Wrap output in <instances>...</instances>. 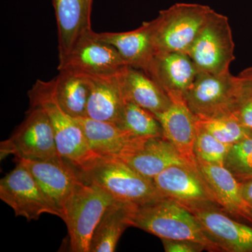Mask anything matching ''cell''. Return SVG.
Segmentation results:
<instances>
[{"instance_id": "cell-30", "label": "cell", "mask_w": 252, "mask_h": 252, "mask_svg": "<svg viewBox=\"0 0 252 252\" xmlns=\"http://www.w3.org/2000/svg\"><path fill=\"white\" fill-rule=\"evenodd\" d=\"M166 252H200L207 250L202 244L185 240L161 239Z\"/></svg>"}, {"instance_id": "cell-8", "label": "cell", "mask_w": 252, "mask_h": 252, "mask_svg": "<svg viewBox=\"0 0 252 252\" xmlns=\"http://www.w3.org/2000/svg\"><path fill=\"white\" fill-rule=\"evenodd\" d=\"M0 199L13 209L16 217H24L28 221L39 220L43 214L63 217L59 207L19 160L0 181Z\"/></svg>"}, {"instance_id": "cell-22", "label": "cell", "mask_w": 252, "mask_h": 252, "mask_svg": "<svg viewBox=\"0 0 252 252\" xmlns=\"http://www.w3.org/2000/svg\"><path fill=\"white\" fill-rule=\"evenodd\" d=\"M121 160L141 175L152 180L172 165L190 166L177 149L163 137L149 138L135 153Z\"/></svg>"}, {"instance_id": "cell-20", "label": "cell", "mask_w": 252, "mask_h": 252, "mask_svg": "<svg viewBox=\"0 0 252 252\" xmlns=\"http://www.w3.org/2000/svg\"><path fill=\"white\" fill-rule=\"evenodd\" d=\"M118 77L126 100L134 102L154 115L171 105L170 97L142 69L126 65L118 73Z\"/></svg>"}, {"instance_id": "cell-3", "label": "cell", "mask_w": 252, "mask_h": 252, "mask_svg": "<svg viewBox=\"0 0 252 252\" xmlns=\"http://www.w3.org/2000/svg\"><path fill=\"white\" fill-rule=\"evenodd\" d=\"M31 106L45 111L53 127L61 157L81 169L98 157L91 150L85 134L77 119L67 114L58 103L52 90V81L38 79L28 92Z\"/></svg>"}, {"instance_id": "cell-12", "label": "cell", "mask_w": 252, "mask_h": 252, "mask_svg": "<svg viewBox=\"0 0 252 252\" xmlns=\"http://www.w3.org/2000/svg\"><path fill=\"white\" fill-rule=\"evenodd\" d=\"M144 72L157 83L172 102H184L185 94L199 71L186 53L157 52Z\"/></svg>"}, {"instance_id": "cell-19", "label": "cell", "mask_w": 252, "mask_h": 252, "mask_svg": "<svg viewBox=\"0 0 252 252\" xmlns=\"http://www.w3.org/2000/svg\"><path fill=\"white\" fill-rule=\"evenodd\" d=\"M157 20L144 22L134 31L124 32L96 33L100 40L115 47L129 65L145 70L157 53Z\"/></svg>"}, {"instance_id": "cell-31", "label": "cell", "mask_w": 252, "mask_h": 252, "mask_svg": "<svg viewBox=\"0 0 252 252\" xmlns=\"http://www.w3.org/2000/svg\"><path fill=\"white\" fill-rule=\"evenodd\" d=\"M240 183L244 200L250 205L252 204V178L243 181Z\"/></svg>"}, {"instance_id": "cell-26", "label": "cell", "mask_w": 252, "mask_h": 252, "mask_svg": "<svg viewBox=\"0 0 252 252\" xmlns=\"http://www.w3.org/2000/svg\"><path fill=\"white\" fill-rule=\"evenodd\" d=\"M195 122L217 140L230 146L251 133L231 114L210 119L195 118Z\"/></svg>"}, {"instance_id": "cell-24", "label": "cell", "mask_w": 252, "mask_h": 252, "mask_svg": "<svg viewBox=\"0 0 252 252\" xmlns=\"http://www.w3.org/2000/svg\"><path fill=\"white\" fill-rule=\"evenodd\" d=\"M132 206L119 200H114L109 205L94 228L89 252L116 251L119 239L130 227L129 214Z\"/></svg>"}, {"instance_id": "cell-23", "label": "cell", "mask_w": 252, "mask_h": 252, "mask_svg": "<svg viewBox=\"0 0 252 252\" xmlns=\"http://www.w3.org/2000/svg\"><path fill=\"white\" fill-rule=\"evenodd\" d=\"M53 94L58 103L73 118L86 117L91 93L89 76L67 70H59L52 79Z\"/></svg>"}, {"instance_id": "cell-13", "label": "cell", "mask_w": 252, "mask_h": 252, "mask_svg": "<svg viewBox=\"0 0 252 252\" xmlns=\"http://www.w3.org/2000/svg\"><path fill=\"white\" fill-rule=\"evenodd\" d=\"M91 150L99 157L123 159L135 153L148 139L141 138L114 123L77 118Z\"/></svg>"}, {"instance_id": "cell-10", "label": "cell", "mask_w": 252, "mask_h": 252, "mask_svg": "<svg viewBox=\"0 0 252 252\" xmlns=\"http://www.w3.org/2000/svg\"><path fill=\"white\" fill-rule=\"evenodd\" d=\"M185 207L195 215L205 233L220 252H252V225L235 220L217 203Z\"/></svg>"}, {"instance_id": "cell-11", "label": "cell", "mask_w": 252, "mask_h": 252, "mask_svg": "<svg viewBox=\"0 0 252 252\" xmlns=\"http://www.w3.org/2000/svg\"><path fill=\"white\" fill-rule=\"evenodd\" d=\"M129 65L115 47L99 39L92 31L81 36L58 69L87 76L117 74Z\"/></svg>"}, {"instance_id": "cell-17", "label": "cell", "mask_w": 252, "mask_h": 252, "mask_svg": "<svg viewBox=\"0 0 252 252\" xmlns=\"http://www.w3.org/2000/svg\"><path fill=\"white\" fill-rule=\"evenodd\" d=\"M59 37V59L62 62L79 39L92 31L93 0H52Z\"/></svg>"}, {"instance_id": "cell-5", "label": "cell", "mask_w": 252, "mask_h": 252, "mask_svg": "<svg viewBox=\"0 0 252 252\" xmlns=\"http://www.w3.org/2000/svg\"><path fill=\"white\" fill-rule=\"evenodd\" d=\"M234 51L228 17L212 10L187 54L199 72L222 75L230 72Z\"/></svg>"}, {"instance_id": "cell-32", "label": "cell", "mask_w": 252, "mask_h": 252, "mask_svg": "<svg viewBox=\"0 0 252 252\" xmlns=\"http://www.w3.org/2000/svg\"><path fill=\"white\" fill-rule=\"evenodd\" d=\"M250 207H251V211H252V204H251V205H250Z\"/></svg>"}, {"instance_id": "cell-7", "label": "cell", "mask_w": 252, "mask_h": 252, "mask_svg": "<svg viewBox=\"0 0 252 252\" xmlns=\"http://www.w3.org/2000/svg\"><path fill=\"white\" fill-rule=\"evenodd\" d=\"M1 159L16 156L18 160H46L61 157L54 127L47 114L38 106H31L21 125L0 144Z\"/></svg>"}, {"instance_id": "cell-25", "label": "cell", "mask_w": 252, "mask_h": 252, "mask_svg": "<svg viewBox=\"0 0 252 252\" xmlns=\"http://www.w3.org/2000/svg\"><path fill=\"white\" fill-rule=\"evenodd\" d=\"M117 125L141 138L163 137L161 125L153 113L130 101L126 100L122 117Z\"/></svg>"}, {"instance_id": "cell-15", "label": "cell", "mask_w": 252, "mask_h": 252, "mask_svg": "<svg viewBox=\"0 0 252 252\" xmlns=\"http://www.w3.org/2000/svg\"><path fill=\"white\" fill-rule=\"evenodd\" d=\"M18 160L27 167L63 215L68 198L83 181L77 167L61 157L46 160Z\"/></svg>"}, {"instance_id": "cell-21", "label": "cell", "mask_w": 252, "mask_h": 252, "mask_svg": "<svg viewBox=\"0 0 252 252\" xmlns=\"http://www.w3.org/2000/svg\"><path fill=\"white\" fill-rule=\"evenodd\" d=\"M118 73L113 75L89 76L91 93L86 117L116 124L119 122L126 99Z\"/></svg>"}, {"instance_id": "cell-1", "label": "cell", "mask_w": 252, "mask_h": 252, "mask_svg": "<svg viewBox=\"0 0 252 252\" xmlns=\"http://www.w3.org/2000/svg\"><path fill=\"white\" fill-rule=\"evenodd\" d=\"M130 226L160 239L185 240L202 244L207 251L220 252L209 238L195 215L173 199L163 198L135 206L129 214Z\"/></svg>"}, {"instance_id": "cell-14", "label": "cell", "mask_w": 252, "mask_h": 252, "mask_svg": "<svg viewBox=\"0 0 252 252\" xmlns=\"http://www.w3.org/2000/svg\"><path fill=\"white\" fill-rule=\"evenodd\" d=\"M153 181L158 190L165 198L173 199L185 206L217 203L199 170L188 165H172L154 177Z\"/></svg>"}, {"instance_id": "cell-9", "label": "cell", "mask_w": 252, "mask_h": 252, "mask_svg": "<svg viewBox=\"0 0 252 252\" xmlns=\"http://www.w3.org/2000/svg\"><path fill=\"white\" fill-rule=\"evenodd\" d=\"M236 76L198 72L185 94L184 102L197 119H210L231 114Z\"/></svg>"}, {"instance_id": "cell-2", "label": "cell", "mask_w": 252, "mask_h": 252, "mask_svg": "<svg viewBox=\"0 0 252 252\" xmlns=\"http://www.w3.org/2000/svg\"><path fill=\"white\" fill-rule=\"evenodd\" d=\"M78 170L85 182L98 186L123 203L139 206L165 198L153 180L121 159L98 157Z\"/></svg>"}, {"instance_id": "cell-29", "label": "cell", "mask_w": 252, "mask_h": 252, "mask_svg": "<svg viewBox=\"0 0 252 252\" xmlns=\"http://www.w3.org/2000/svg\"><path fill=\"white\" fill-rule=\"evenodd\" d=\"M230 147V145L217 140L196 124V136L194 145L196 159L224 166L225 158Z\"/></svg>"}, {"instance_id": "cell-16", "label": "cell", "mask_w": 252, "mask_h": 252, "mask_svg": "<svg viewBox=\"0 0 252 252\" xmlns=\"http://www.w3.org/2000/svg\"><path fill=\"white\" fill-rule=\"evenodd\" d=\"M199 172L217 203L230 216L252 225L251 207L242 195L241 183L224 166L196 159Z\"/></svg>"}, {"instance_id": "cell-28", "label": "cell", "mask_w": 252, "mask_h": 252, "mask_svg": "<svg viewBox=\"0 0 252 252\" xmlns=\"http://www.w3.org/2000/svg\"><path fill=\"white\" fill-rule=\"evenodd\" d=\"M224 167L240 182L252 178V133L230 146Z\"/></svg>"}, {"instance_id": "cell-4", "label": "cell", "mask_w": 252, "mask_h": 252, "mask_svg": "<svg viewBox=\"0 0 252 252\" xmlns=\"http://www.w3.org/2000/svg\"><path fill=\"white\" fill-rule=\"evenodd\" d=\"M114 200L94 184L83 180L77 186L63 210L62 220L67 225L71 252H89L94 228Z\"/></svg>"}, {"instance_id": "cell-18", "label": "cell", "mask_w": 252, "mask_h": 252, "mask_svg": "<svg viewBox=\"0 0 252 252\" xmlns=\"http://www.w3.org/2000/svg\"><path fill=\"white\" fill-rule=\"evenodd\" d=\"M162 129L163 137L180 153L190 166L198 170L194 152L195 117L185 102H172L164 112L155 114Z\"/></svg>"}, {"instance_id": "cell-6", "label": "cell", "mask_w": 252, "mask_h": 252, "mask_svg": "<svg viewBox=\"0 0 252 252\" xmlns=\"http://www.w3.org/2000/svg\"><path fill=\"white\" fill-rule=\"evenodd\" d=\"M212 10L206 5L177 3L160 11L156 18L157 53L187 54Z\"/></svg>"}, {"instance_id": "cell-27", "label": "cell", "mask_w": 252, "mask_h": 252, "mask_svg": "<svg viewBox=\"0 0 252 252\" xmlns=\"http://www.w3.org/2000/svg\"><path fill=\"white\" fill-rule=\"evenodd\" d=\"M230 112L252 133V66L236 76V89Z\"/></svg>"}]
</instances>
